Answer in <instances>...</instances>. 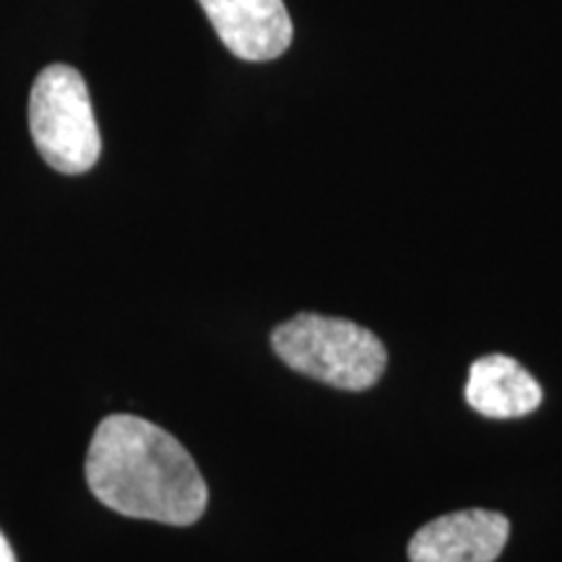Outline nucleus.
I'll list each match as a JSON object with an SVG mask.
<instances>
[{
  "label": "nucleus",
  "instance_id": "obj_1",
  "mask_svg": "<svg viewBox=\"0 0 562 562\" xmlns=\"http://www.w3.org/2000/svg\"><path fill=\"white\" fill-rule=\"evenodd\" d=\"M89 490L110 510L167 526H191L209 487L193 456L154 422L131 414L102 419L87 453Z\"/></svg>",
  "mask_w": 562,
  "mask_h": 562
},
{
  "label": "nucleus",
  "instance_id": "obj_2",
  "mask_svg": "<svg viewBox=\"0 0 562 562\" xmlns=\"http://www.w3.org/2000/svg\"><path fill=\"white\" fill-rule=\"evenodd\" d=\"M271 347L292 370L341 391L372 389L389 362L383 341L368 328L318 313L281 323L271 334Z\"/></svg>",
  "mask_w": 562,
  "mask_h": 562
},
{
  "label": "nucleus",
  "instance_id": "obj_3",
  "mask_svg": "<svg viewBox=\"0 0 562 562\" xmlns=\"http://www.w3.org/2000/svg\"><path fill=\"white\" fill-rule=\"evenodd\" d=\"M30 131L34 146L53 170L81 175L97 165L102 136L79 70L53 63L34 79Z\"/></svg>",
  "mask_w": 562,
  "mask_h": 562
},
{
  "label": "nucleus",
  "instance_id": "obj_4",
  "mask_svg": "<svg viewBox=\"0 0 562 562\" xmlns=\"http://www.w3.org/2000/svg\"><path fill=\"white\" fill-rule=\"evenodd\" d=\"M232 55L248 63L277 60L292 45V16L284 0H199Z\"/></svg>",
  "mask_w": 562,
  "mask_h": 562
},
{
  "label": "nucleus",
  "instance_id": "obj_5",
  "mask_svg": "<svg viewBox=\"0 0 562 562\" xmlns=\"http://www.w3.org/2000/svg\"><path fill=\"white\" fill-rule=\"evenodd\" d=\"M510 537V521L497 510L469 508L435 518L414 533L412 562H495Z\"/></svg>",
  "mask_w": 562,
  "mask_h": 562
},
{
  "label": "nucleus",
  "instance_id": "obj_6",
  "mask_svg": "<svg viewBox=\"0 0 562 562\" xmlns=\"http://www.w3.org/2000/svg\"><path fill=\"white\" fill-rule=\"evenodd\" d=\"M467 404L487 419H518L539 409L542 385L508 355L480 357L469 368Z\"/></svg>",
  "mask_w": 562,
  "mask_h": 562
},
{
  "label": "nucleus",
  "instance_id": "obj_7",
  "mask_svg": "<svg viewBox=\"0 0 562 562\" xmlns=\"http://www.w3.org/2000/svg\"><path fill=\"white\" fill-rule=\"evenodd\" d=\"M0 562H16V558H13V550H11L9 539L3 537V531H0Z\"/></svg>",
  "mask_w": 562,
  "mask_h": 562
}]
</instances>
